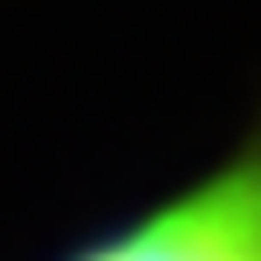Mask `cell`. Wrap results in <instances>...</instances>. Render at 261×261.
Masks as SVG:
<instances>
[{"label": "cell", "mask_w": 261, "mask_h": 261, "mask_svg": "<svg viewBox=\"0 0 261 261\" xmlns=\"http://www.w3.org/2000/svg\"><path fill=\"white\" fill-rule=\"evenodd\" d=\"M69 261H261V151L227 158Z\"/></svg>", "instance_id": "cell-1"}]
</instances>
